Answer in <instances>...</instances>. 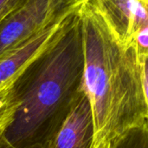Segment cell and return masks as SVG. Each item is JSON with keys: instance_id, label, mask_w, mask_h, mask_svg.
<instances>
[{"instance_id": "52a82bcc", "label": "cell", "mask_w": 148, "mask_h": 148, "mask_svg": "<svg viewBox=\"0 0 148 148\" xmlns=\"http://www.w3.org/2000/svg\"><path fill=\"white\" fill-rule=\"evenodd\" d=\"M107 148H148V123L129 129Z\"/></svg>"}, {"instance_id": "6da1fadb", "label": "cell", "mask_w": 148, "mask_h": 148, "mask_svg": "<svg viewBox=\"0 0 148 148\" xmlns=\"http://www.w3.org/2000/svg\"><path fill=\"white\" fill-rule=\"evenodd\" d=\"M82 35L83 85L94 121L92 148L108 144L148 123L147 60L125 43L103 8L88 0L79 10Z\"/></svg>"}, {"instance_id": "3957f363", "label": "cell", "mask_w": 148, "mask_h": 148, "mask_svg": "<svg viewBox=\"0 0 148 148\" xmlns=\"http://www.w3.org/2000/svg\"><path fill=\"white\" fill-rule=\"evenodd\" d=\"M88 0H26L0 25V58L77 13Z\"/></svg>"}, {"instance_id": "7a4b0ae2", "label": "cell", "mask_w": 148, "mask_h": 148, "mask_svg": "<svg viewBox=\"0 0 148 148\" xmlns=\"http://www.w3.org/2000/svg\"><path fill=\"white\" fill-rule=\"evenodd\" d=\"M79 11L10 85L16 108L3 133L15 148H46L84 90Z\"/></svg>"}, {"instance_id": "9c48e42d", "label": "cell", "mask_w": 148, "mask_h": 148, "mask_svg": "<svg viewBox=\"0 0 148 148\" xmlns=\"http://www.w3.org/2000/svg\"><path fill=\"white\" fill-rule=\"evenodd\" d=\"M26 0H0V25Z\"/></svg>"}, {"instance_id": "ba28073f", "label": "cell", "mask_w": 148, "mask_h": 148, "mask_svg": "<svg viewBox=\"0 0 148 148\" xmlns=\"http://www.w3.org/2000/svg\"><path fill=\"white\" fill-rule=\"evenodd\" d=\"M10 85L0 91V137L3 135L12 122L16 108V102L12 95Z\"/></svg>"}, {"instance_id": "30bf717a", "label": "cell", "mask_w": 148, "mask_h": 148, "mask_svg": "<svg viewBox=\"0 0 148 148\" xmlns=\"http://www.w3.org/2000/svg\"><path fill=\"white\" fill-rule=\"evenodd\" d=\"M0 148H15L13 146H11L3 136L0 137Z\"/></svg>"}, {"instance_id": "5b68a950", "label": "cell", "mask_w": 148, "mask_h": 148, "mask_svg": "<svg viewBox=\"0 0 148 148\" xmlns=\"http://www.w3.org/2000/svg\"><path fill=\"white\" fill-rule=\"evenodd\" d=\"M94 121L85 90L46 148H92Z\"/></svg>"}, {"instance_id": "277c9868", "label": "cell", "mask_w": 148, "mask_h": 148, "mask_svg": "<svg viewBox=\"0 0 148 148\" xmlns=\"http://www.w3.org/2000/svg\"><path fill=\"white\" fill-rule=\"evenodd\" d=\"M75 15L48 27L0 58V91L9 86L29 63L55 40Z\"/></svg>"}, {"instance_id": "8992f818", "label": "cell", "mask_w": 148, "mask_h": 148, "mask_svg": "<svg viewBox=\"0 0 148 148\" xmlns=\"http://www.w3.org/2000/svg\"><path fill=\"white\" fill-rule=\"evenodd\" d=\"M106 11L114 27L127 44L148 25V0H95Z\"/></svg>"}]
</instances>
